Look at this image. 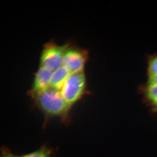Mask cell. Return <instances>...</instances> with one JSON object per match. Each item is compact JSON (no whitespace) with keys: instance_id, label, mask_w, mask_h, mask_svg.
<instances>
[{"instance_id":"obj_1","label":"cell","mask_w":157,"mask_h":157,"mask_svg":"<svg viewBox=\"0 0 157 157\" xmlns=\"http://www.w3.org/2000/svg\"><path fill=\"white\" fill-rule=\"evenodd\" d=\"M33 100L35 106L44 115L45 125L54 118L59 119L66 124L70 122L72 107L65 101L59 91L49 88Z\"/></svg>"},{"instance_id":"obj_2","label":"cell","mask_w":157,"mask_h":157,"mask_svg":"<svg viewBox=\"0 0 157 157\" xmlns=\"http://www.w3.org/2000/svg\"><path fill=\"white\" fill-rule=\"evenodd\" d=\"M86 77L83 72L71 74L60 90L62 97L71 107H73L88 94Z\"/></svg>"},{"instance_id":"obj_3","label":"cell","mask_w":157,"mask_h":157,"mask_svg":"<svg viewBox=\"0 0 157 157\" xmlns=\"http://www.w3.org/2000/svg\"><path fill=\"white\" fill-rule=\"evenodd\" d=\"M140 91L147 106L151 112L157 114V54L149 59L146 82Z\"/></svg>"},{"instance_id":"obj_4","label":"cell","mask_w":157,"mask_h":157,"mask_svg":"<svg viewBox=\"0 0 157 157\" xmlns=\"http://www.w3.org/2000/svg\"><path fill=\"white\" fill-rule=\"evenodd\" d=\"M71 44L67 43L58 45L50 41L43 46L40 58V67L46 68L52 72L63 65L65 52Z\"/></svg>"},{"instance_id":"obj_5","label":"cell","mask_w":157,"mask_h":157,"mask_svg":"<svg viewBox=\"0 0 157 157\" xmlns=\"http://www.w3.org/2000/svg\"><path fill=\"white\" fill-rule=\"evenodd\" d=\"M89 59L87 50L71 45L66 51L63 59V65L71 74L83 72Z\"/></svg>"},{"instance_id":"obj_6","label":"cell","mask_w":157,"mask_h":157,"mask_svg":"<svg viewBox=\"0 0 157 157\" xmlns=\"http://www.w3.org/2000/svg\"><path fill=\"white\" fill-rule=\"evenodd\" d=\"M52 73L51 71L46 68L39 67L35 73L32 87L29 91V95L32 99L50 88Z\"/></svg>"},{"instance_id":"obj_7","label":"cell","mask_w":157,"mask_h":157,"mask_svg":"<svg viewBox=\"0 0 157 157\" xmlns=\"http://www.w3.org/2000/svg\"><path fill=\"white\" fill-rule=\"evenodd\" d=\"M69 70L62 65L52 71L50 80V88L60 91L65 82L71 75Z\"/></svg>"},{"instance_id":"obj_8","label":"cell","mask_w":157,"mask_h":157,"mask_svg":"<svg viewBox=\"0 0 157 157\" xmlns=\"http://www.w3.org/2000/svg\"><path fill=\"white\" fill-rule=\"evenodd\" d=\"M21 157H55V150L47 144H43L36 150L31 152Z\"/></svg>"},{"instance_id":"obj_9","label":"cell","mask_w":157,"mask_h":157,"mask_svg":"<svg viewBox=\"0 0 157 157\" xmlns=\"http://www.w3.org/2000/svg\"><path fill=\"white\" fill-rule=\"evenodd\" d=\"M0 157H21V156L14 154L8 147H3L0 151Z\"/></svg>"}]
</instances>
